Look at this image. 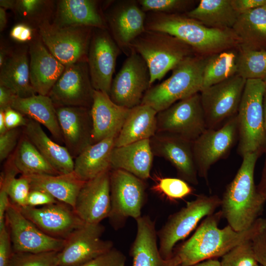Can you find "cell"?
Instances as JSON below:
<instances>
[{
  "instance_id": "cell-1",
  "label": "cell",
  "mask_w": 266,
  "mask_h": 266,
  "mask_svg": "<svg viewBox=\"0 0 266 266\" xmlns=\"http://www.w3.org/2000/svg\"><path fill=\"white\" fill-rule=\"evenodd\" d=\"M223 218L220 210L204 218L193 234L174 248L173 254L180 259L181 265L190 266L222 257L234 247L253 238L266 225V219L260 218L249 229L236 231L229 225L218 227Z\"/></svg>"
},
{
  "instance_id": "cell-2",
  "label": "cell",
  "mask_w": 266,
  "mask_h": 266,
  "mask_svg": "<svg viewBox=\"0 0 266 266\" xmlns=\"http://www.w3.org/2000/svg\"><path fill=\"white\" fill-rule=\"evenodd\" d=\"M260 156L252 153L242 157L239 168L221 199L223 218L236 231L250 228L261 218L266 202L254 182L255 167Z\"/></svg>"
},
{
  "instance_id": "cell-3",
  "label": "cell",
  "mask_w": 266,
  "mask_h": 266,
  "mask_svg": "<svg viewBox=\"0 0 266 266\" xmlns=\"http://www.w3.org/2000/svg\"><path fill=\"white\" fill-rule=\"evenodd\" d=\"M145 29L169 34L200 53H216L239 44L232 30L209 28L185 14L147 12Z\"/></svg>"
},
{
  "instance_id": "cell-4",
  "label": "cell",
  "mask_w": 266,
  "mask_h": 266,
  "mask_svg": "<svg viewBox=\"0 0 266 266\" xmlns=\"http://www.w3.org/2000/svg\"><path fill=\"white\" fill-rule=\"evenodd\" d=\"M266 84L263 79L246 80L236 114L237 152L242 157L248 153L260 156L266 151L263 100Z\"/></svg>"
},
{
  "instance_id": "cell-5",
  "label": "cell",
  "mask_w": 266,
  "mask_h": 266,
  "mask_svg": "<svg viewBox=\"0 0 266 266\" xmlns=\"http://www.w3.org/2000/svg\"><path fill=\"white\" fill-rule=\"evenodd\" d=\"M204 63V59L193 55L185 58L172 69L167 79L147 91L141 104L149 105L159 112L200 93Z\"/></svg>"
},
{
  "instance_id": "cell-6",
  "label": "cell",
  "mask_w": 266,
  "mask_h": 266,
  "mask_svg": "<svg viewBox=\"0 0 266 266\" xmlns=\"http://www.w3.org/2000/svg\"><path fill=\"white\" fill-rule=\"evenodd\" d=\"M131 48L146 63L151 86L194 51L190 46L169 34L146 30L133 41Z\"/></svg>"
},
{
  "instance_id": "cell-7",
  "label": "cell",
  "mask_w": 266,
  "mask_h": 266,
  "mask_svg": "<svg viewBox=\"0 0 266 266\" xmlns=\"http://www.w3.org/2000/svg\"><path fill=\"white\" fill-rule=\"evenodd\" d=\"M221 204V199L218 196L201 194L170 215L157 231L162 257L165 259L171 258L177 243L188 236L201 220L215 212Z\"/></svg>"
},
{
  "instance_id": "cell-8",
  "label": "cell",
  "mask_w": 266,
  "mask_h": 266,
  "mask_svg": "<svg viewBox=\"0 0 266 266\" xmlns=\"http://www.w3.org/2000/svg\"><path fill=\"white\" fill-rule=\"evenodd\" d=\"M110 181L111 207L108 218L117 230L124 225L128 218L135 220L142 216L146 185L144 180L120 169H111Z\"/></svg>"
},
{
  "instance_id": "cell-9",
  "label": "cell",
  "mask_w": 266,
  "mask_h": 266,
  "mask_svg": "<svg viewBox=\"0 0 266 266\" xmlns=\"http://www.w3.org/2000/svg\"><path fill=\"white\" fill-rule=\"evenodd\" d=\"M38 34L50 52L65 66L87 61L94 28L59 27L49 20L37 26Z\"/></svg>"
},
{
  "instance_id": "cell-10",
  "label": "cell",
  "mask_w": 266,
  "mask_h": 266,
  "mask_svg": "<svg viewBox=\"0 0 266 266\" xmlns=\"http://www.w3.org/2000/svg\"><path fill=\"white\" fill-rule=\"evenodd\" d=\"M246 80L235 74L200 92L206 129H217L237 114Z\"/></svg>"
},
{
  "instance_id": "cell-11",
  "label": "cell",
  "mask_w": 266,
  "mask_h": 266,
  "mask_svg": "<svg viewBox=\"0 0 266 266\" xmlns=\"http://www.w3.org/2000/svg\"><path fill=\"white\" fill-rule=\"evenodd\" d=\"M101 6L110 34L128 56L132 43L146 30V13L137 0H107Z\"/></svg>"
},
{
  "instance_id": "cell-12",
  "label": "cell",
  "mask_w": 266,
  "mask_h": 266,
  "mask_svg": "<svg viewBox=\"0 0 266 266\" xmlns=\"http://www.w3.org/2000/svg\"><path fill=\"white\" fill-rule=\"evenodd\" d=\"M157 120V133L194 141L206 129L200 93L181 100L158 112Z\"/></svg>"
},
{
  "instance_id": "cell-13",
  "label": "cell",
  "mask_w": 266,
  "mask_h": 266,
  "mask_svg": "<svg viewBox=\"0 0 266 266\" xmlns=\"http://www.w3.org/2000/svg\"><path fill=\"white\" fill-rule=\"evenodd\" d=\"M147 65L133 49L113 79L109 97L117 105L131 109L141 104L147 91L151 87Z\"/></svg>"
},
{
  "instance_id": "cell-14",
  "label": "cell",
  "mask_w": 266,
  "mask_h": 266,
  "mask_svg": "<svg viewBox=\"0 0 266 266\" xmlns=\"http://www.w3.org/2000/svg\"><path fill=\"white\" fill-rule=\"evenodd\" d=\"M238 131L236 115L217 129H206L194 141L193 150L198 176L207 181L212 165L228 155L236 142Z\"/></svg>"
},
{
  "instance_id": "cell-15",
  "label": "cell",
  "mask_w": 266,
  "mask_h": 266,
  "mask_svg": "<svg viewBox=\"0 0 266 266\" xmlns=\"http://www.w3.org/2000/svg\"><path fill=\"white\" fill-rule=\"evenodd\" d=\"M104 231L100 223H85L75 230L58 252L57 265L79 266L110 250L113 243L101 238Z\"/></svg>"
},
{
  "instance_id": "cell-16",
  "label": "cell",
  "mask_w": 266,
  "mask_h": 266,
  "mask_svg": "<svg viewBox=\"0 0 266 266\" xmlns=\"http://www.w3.org/2000/svg\"><path fill=\"white\" fill-rule=\"evenodd\" d=\"M13 252L43 253L60 252L66 240L51 237L27 218L11 201L5 215Z\"/></svg>"
},
{
  "instance_id": "cell-17",
  "label": "cell",
  "mask_w": 266,
  "mask_h": 266,
  "mask_svg": "<svg viewBox=\"0 0 266 266\" xmlns=\"http://www.w3.org/2000/svg\"><path fill=\"white\" fill-rule=\"evenodd\" d=\"M121 52L107 29H93L87 62L95 90L109 95L117 59Z\"/></svg>"
},
{
  "instance_id": "cell-18",
  "label": "cell",
  "mask_w": 266,
  "mask_h": 266,
  "mask_svg": "<svg viewBox=\"0 0 266 266\" xmlns=\"http://www.w3.org/2000/svg\"><path fill=\"white\" fill-rule=\"evenodd\" d=\"M95 89L87 61L66 66L47 95L56 107L78 106L91 108Z\"/></svg>"
},
{
  "instance_id": "cell-19",
  "label": "cell",
  "mask_w": 266,
  "mask_h": 266,
  "mask_svg": "<svg viewBox=\"0 0 266 266\" xmlns=\"http://www.w3.org/2000/svg\"><path fill=\"white\" fill-rule=\"evenodd\" d=\"M18 207L41 231L56 238L66 240L85 223L71 206L60 201L40 207Z\"/></svg>"
},
{
  "instance_id": "cell-20",
  "label": "cell",
  "mask_w": 266,
  "mask_h": 266,
  "mask_svg": "<svg viewBox=\"0 0 266 266\" xmlns=\"http://www.w3.org/2000/svg\"><path fill=\"white\" fill-rule=\"evenodd\" d=\"M110 171L85 181L78 193L73 209L85 223L100 224L109 216Z\"/></svg>"
},
{
  "instance_id": "cell-21",
  "label": "cell",
  "mask_w": 266,
  "mask_h": 266,
  "mask_svg": "<svg viewBox=\"0 0 266 266\" xmlns=\"http://www.w3.org/2000/svg\"><path fill=\"white\" fill-rule=\"evenodd\" d=\"M150 141L154 156L168 161L176 169L179 178L190 184H198L199 176L194 157L193 142L161 133H157L150 139Z\"/></svg>"
},
{
  "instance_id": "cell-22",
  "label": "cell",
  "mask_w": 266,
  "mask_h": 266,
  "mask_svg": "<svg viewBox=\"0 0 266 266\" xmlns=\"http://www.w3.org/2000/svg\"><path fill=\"white\" fill-rule=\"evenodd\" d=\"M56 110L65 147L75 159L93 144L91 108L60 106Z\"/></svg>"
},
{
  "instance_id": "cell-23",
  "label": "cell",
  "mask_w": 266,
  "mask_h": 266,
  "mask_svg": "<svg viewBox=\"0 0 266 266\" xmlns=\"http://www.w3.org/2000/svg\"><path fill=\"white\" fill-rule=\"evenodd\" d=\"M136 233L130 253L132 266H177L181 265L179 257L174 254L169 259L161 255L155 221L148 215L136 220Z\"/></svg>"
},
{
  "instance_id": "cell-24",
  "label": "cell",
  "mask_w": 266,
  "mask_h": 266,
  "mask_svg": "<svg viewBox=\"0 0 266 266\" xmlns=\"http://www.w3.org/2000/svg\"><path fill=\"white\" fill-rule=\"evenodd\" d=\"M30 78L37 94L47 96L65 69L48 50L39 34L30 43Z\"/></svg>"
},
{
  "instance_id": "cell-25",
  "label": "cell",
  "mask_w": 266,
  "mask_h": 266,
  "mask_svg": "<svg viewBox=\"0 0 266 266\" xmlns=\"http://www.w3.org/2000/svg\"><path fill=\"white\" fill-rule=\"evenodd\" d=\"M131 109L114 103L108 94L94 91L91 108L93 144L109 137H116Z\"/></svg>"
},
{
  "instance_id": "cell-26",
  "label": "cell",
  "mask_w": 266,
  "mask_h": 266,
  "mask_svg": "<svg viewBox=\"0 0 266 266\" xmlns=\"http://www.w3.org/2000/svg\"><path fill=\"white\" fill-rule=\"evenodd\" d=\"M100 2L96 0H61L53 24L59 27L107 29Z\"/></svg>"
},
{
  "instance_id": "cell-27",
  "label": "cell",
  "mask_w": 266,
  "mask_h": 266,
  "mask_svg": "<svg viewBox=\"0 0 266 266\" xmlns=\"http://www.w3.org/2000/svg\"><path fill=\"white\" fill-rule=\"evenodd\" d=\"M154 156L150 139L114 147L111 153V169L126 171L145 181L150 177Z\"/></svg>"
},
{
  "instance_id": "cell-28",
  "label": "cell",
  "mask_w": 266,
  "mask_h": 266,
  "mask_svg": "<svg viewBox=\"0 0 266 266\" xmlns=\"http://www.w3.org/2000/svg\"><path fill=\"white\" fill-rule=\"evenodd\" d=\"M23 134L60 174H67L73 171V158L68 150L65 146L52 140L40 124L27 118Z\"/></svg>"
},
{
  "instance_id": "cell-29",
  "label": "cell",
  "mask_w": 266,
  "mask_h": 266,
  "mask_svg": "<svg viewBox=\"0 0 266 266\" xmlns=\"http://www.w3.org/2000/svg\"><path fill=\"white\" fill-rule=\"evenodd\" d=\"M158 112L152 107L140 104L131 108L121 130L116 137L114 147H120L150 139L157 131Z\"/></svg>"
},
{
  "instance_id": "cell-30",
  "label": "cell",
  "mask_w": 266,
  "mask_h": 266,
  "mask_svg": "<svg viewBox=\"0 0 266 266\" xmlns=\"http://www.w3.org/2000/svg\"><path fill=\"white\" fill-rule=\"evenodd\" d=\"M0 68V85L10 89L20 98H28L37 94L30 82L27 48L12 51Z\"/></svg>"
},
{
  "instance_id": "cell-31",
  "label": "cell",
  "mask_w": 266,
  "mask_h": 266,
  "mask_svg": "<svg viewBox=\"0 0 266 266\" xmlns=\"http://www.w3.org/2000/svg\"><path fill=\"white\" fill-rule=\"evenodd\" d=\"M11 107L43 126L55 140L64 142L56 107L49 96L35 94L28 98L17 97Z\"/></svg>"
},
{
  "instance_id": "cell-32",
  "label": "cell",
  "mask_w": 266,
  "mask_h": 266,
  "mask_svg": "<svg viewBox=\"0 0 266 266\" xmlns=\"http://www.w3.org/2000/svg\"><path fill=\"white\" fill-rule=\"evenodd\" d=\"M24 176L29 181L31 189H38L46 192L58 201L66 203L72 208L78 193L85 182L79 179L74 171L57 175Z\"/></svg>"
},
{
  "instance_id": "cell-33",
  "label": "cell",
  "mask_w": 266,
  "mask_h": 266,
  "mask_svg": "<svg viewBox=\"0 0 266 266\" xmlns=\"http://www.w3.org/2000/svg\"><path fill=\"white\" fill-rule=\"evenodd\" d=\"M115 137H109L92 144L74 160V172L83 181L111 170L110 157Z\"/></svg>"
},
{
  "instance_id": "cell-34",
  "label": "cell",
  "mask_w": 266,
  "mask_h": 266,
  "mask_svg": "<svg viewBox=\"0 0 266 266\" xmlns=\"http://www.w3.org/2000/svg\"><path fill=\"white\" fill-rule=\"evenodd\" d=\"M185 15L209 28L232 30L239 14L231 0H201Z\"/></svg>"
},
{
  "instance_id": "cell-35",
  "label": "cell",
  "mask_w": 266,
  "mask_h": 266,
  "mask_svg": "<svg viewBox=\"0 0 266 266\" xmlns=\"http://www.w3.org/2000/svg\"><path fill=\"white\" fill-rule=\"evenodd\" d=\"M232 30L240 47L258 49L266 43V5L239 14Z\"/></svg>"
},
{
  "instance_id": "cell-36",
  "label": "cell",
  "mask_w": 266,
  "mask_h": 266,
  "mask_svg": "<svg viewBox=\"0 0 266 266\" xmlns=\"http://www.w3.org/2000/svg\"><path fill=\"white\" fill-rule=\"evenodd\" d=\"M12 162L21 175L60 174L23 134L20 138Z\"/></svg>"
},
{
  "instance_id": "cell-37",
  "label": "cell",
  "mask_w": 266,
  "mask_h": 266,
  "mask_svg": "<svg viewBox=\"0 0 266 266\" xmlns=\"http://www.w3.org/2000/svg\"><path fill=\"white\" fill-rule=\"evenodd\" d=\"M237 56L238 52L227 49L204 59L201 90L236 74Z\"/></svg>"
},
{
  "instance_id": "cell-38",
  "label": "cell",
  "mask_w": 266,
  "mask_h": 266,
  "mask_svg": "<svg viewBox=\"0 0 266 266\" xmlns=\"http://www.w3.org/2000/svg\"><path fill=\"white\" fill-rule=\"evenodd\" d=\"M237 74L246 80L263 79L266 76V50L240 47Z\"/></svg>"
},
{
  "instance_id": "cell-39",
  "label": "cell",
  "mask_w": 266,
  "mask_h": 266,
  "mask_svg": "<svg viewBox=\"0 0 266 266\" xmlns=\"http://www.w3.org/2000/svg\"><path fill=\"white\" fill-rule=\"evenodd\" d=\"M19 173L13 164L9 166L0 177V190L5 191L10 201L19 207L26 206L27 200L31 186L28 179L21 175L16 178Z\"/></svg>"
},
{
  "instance_id": "cell-40",
  "label": "cell",
  "mask_w": 266,
  "mask_h": 266,
  "mask_svg": "<svg viewBox=\"0 0 266 266\" xmlns=\"http://www.w3.org/2000/svg\"><path fill=\"white\" fill-rule=\"evenodd\" d=\"M52 1L45 0H16L14 13L25 23L39 24L49 20Z\"/></svg>"
},
{
  "instance_id": "cell-41",
  "label": "cell",
  "mask_w": 266,
  "mask_h": 266,
  "mask_svg": "<svg viewBox=\"0 0 266 266\" xmlns=\"http://www.w3.org/2000/svg\"><path fill=\"white\" fill-rule=\"evenodd\" d=\"M151 189L171 201L184 199L194 192L189 183L179 177H157Z\"/></svg>"
},
{
  "instance_id": "cell-42",
  "label": "cell",
  "mask_w": 266,
  "mask_h": 266,
  "mask_svg": "<svg viewBox=\"0 0 266 266\" xmlns=\"http://www.w3.org/2000/svg\"><path fill=\"white\" fill-rule=\"evenodd\" d=\"M220 266H256L259 263L252 240L234 247L222 257Z\"/></svg>"
},
{
  "instance_id": "cell-43",
  "label": "cell",
  "mask_w": 266,
  "mask_h": 266,
  "mask_svg": "<svg viewBox=\"0 0 266 266\" xmlns=\"http://www.w3.org/2000/svg\"><path fill=\"white\" fill-rule=\"evenodd\" d=\"M59 252L30 253L13 252L8 266H54Z\"/></svg>"
},
{
  "instance_id": "cell-44",
  "label": "cell",
  "mask_w": 266,
  "mask_h": 266,
  "mask_svg": "<svg viewBox=\"0 0 266 266\" xmlns=\"http://www.w3.org/2000/svg\"><path fill=\"white\" fill-rule=\"evenodd\" d=\"M142 9L146 13L156 12L168 14H179L191 5L187 0H137Z\"/></svg>"
},
{
  "instance_id": "cell-45",
  "label": "cell",
  "mask_w": 266,
  "mask_h": 266,
  "mask_svg": "<svg viewBox=\"0 0 266 266\" xmlns=\"http://www.w3.org/2000/svg\"><path fill=\"white\" fill-rule=\"evenodd\" d=\"M126 262V256L113 247L106 253L79 266H125Z\"/></svg>"
},
{
  "instance_id": "cell-46",
  "label": "cell",
  "mask_w": 266,
  "mask_h": 266,
  "mask_svg": "<svg viewBox=\"0 0 266 266\" xmlns=\"http://www.w3.org/2000/svg\"><path fill=\"white\" fill-rule=\"evenodd\" d=\"M19 128L10 129L0 134V161L6 159L15 149L20 140Z\"/></svg>"
},
{
  "instance_id": "cell-47",
  "label": "cell",
  "mask_w": 266,
  "mask_h": 266,
  "mask_svg": "<svg viewBox=\"0 0 266 266\" xmlns=\"http://www.w3.org/2000/svg\"><path fill=\"white\" fill-rule=\"evenodd\" d=\"M13 253L10 233L6 225L0 228V266H8Z\"/></svg>"
},
{
  "instance_id": "cell-48",
  "label": "cell",
  "mask_w": 266,
  "mask_h": 266,
  "mask_svg": "<svg viewBox=\"0 0 266 266\" xmlns=\"http://www.w3.org/2000/svg\"><path fill=\"white\" fill-rule=\"evenodd\" d=\"M34 30L29 24L21 22L16 24L11 28L9 36L18 42L30 43L35 37Z\"/></svg>"
},
{
  "instance_id": "cell-49",
  "label": "cell",
  "mask_w": 266,
  "mask_h": 266,
  "mask_svg": "<svg viewBox=\"0 0 266 266\" xmlns=\"http://www.w3.org/2000/svg\"><path fill=\"white\" fill-rule=\"evenodd\" d=\"M252 243L258 263L266 266V225L253 238Z\"/></svg>"
},
{
  "instance_id": "cell-50",
  "label": "cell",
  "mask_w": 266,
  "mask_h": 266,
  "mask_svg": "<svg viewBox=\"0 0 266 266\" xmlns=\"http://www.w3.org/2000/svg\"><path fill=\"white\" fill-rule=\"evenodd\" d=\"M48 193L38 189H31L27 200V205L30 207L45 206L58 202Z\"/></svg>"
},
{
  "instance_id": "cell-51",
  "label": "cell",
  "mask_w": 266,
  "mask_h": 266,
  "mask_svg": "<svg viewBox=\"0 0 266 266\" xmlns=\"http://www.w3.org/2000/svg\"><path fill=\"white\" fill-rule=\"evenodd\" d=\"M5 125L8 130L24 127L27 122V118L12 107L4 111Z\"/></svg>"
},
{
  "instance_id": "cell-52",
  "label": "cell",
  "mask_w": 266,
  "mask_h": 266,
  "mask_svg": "<svg viewBox=\"0 0 266 266\" xmlns=\"http://www.w3.org/2000/svg\"><path fill=\"white\" fill-rule=\"evenodd\" d=\"M231 3L234 10L239 14L266 5V0H231Z\"/></svg>"
},
{
  "instance_id": "cell-53",
  "label": "cell",
  "mask_w": 266,
  "mask_h": 266,
  "mask_svg": "<svg viewBox=\"0 0 266 266\" xmlns=\"http://www.w3.org/2000/svg\"><path fill=\"white\" fill-rule=\"evenodd\" d=\"M17 96L8 88L0 85V110L4 111L11 107Z\"/></svg>"
},
{
  "instance_id": "cell-54",
  "label": "cell",
  "mask_w": 266,
  "mask_h": 266,
  "mask_svg": "<svg viewBox=\"0 0 266 266\" xmlns=\"http://www.w3.org/2000/svg\"><path fill=\"white\" fill-rule=\"evenodd\" d=\"M265 153L266 154V151ZM257 187L258 192L266 200V155L265 162L262 171L261 178L258 185L257 186Z\"/></svg>"
},
{
  "instance_id": "cell-55",
  "label": "cell",
  "mask_w": 266,
  "mask_h": 266,
  "mask_svg": "<svg viewBox=\"0 0 266 266\" xmlns=\"http://www.w3.org/2000/svg\"><path fill=\"white\" fill-rule=\"evenodd\" d=\"M12 51L10 48L3 44L0 45V67L6 62Z\"/></svg>"
},
{
  "instance_id": "cell-56",
  "label": "cell",
  "mask_w": 266,
  "mask_h": 266,
  "mask_svg": "<svg viewBox=\"0 0 266 266\" xmlns=\"http://www.w3.org/2000/svg\"><path fill=\"white\" fill-rule=\"evenodd\" d=\"M177 266H183L179 265ZM190 266H220V261L215 259H209Z\"/></svg>"
},
{
  "instance_id": "cell-57",
  "label": "cell",
  "mask_w": 266,
  "mask_h": 266,
  "mask_svg": "<svg viewBox=\"0 0 266 266\" xmlns=\"http://www.w3.org/2000/svg\"><path fill=\"white\" fill-rule=\"evenodd\" d=\"M16 0H0V7L3 8L4 9H10L14 11Z\"/></svg>"
},
{
  "instance_id": "cell-58",
  "label": "cell",
  "mask_w": 266,
  "mask_h": 266,
  "mask_svg": "<svg viewBox=\"0 0 266 266\" xmlns=\"http://www.w3.org/2000/svg\"><path fill=\"white\" fill-rule=\"evenodd\" d=\"M7 22L6 10L0 7V31L2 32L5 28Z\"/></svg>"
},
{
  "instance_id": "cell-59",
  "label": "cell",
  "mask_w": 266,
  "mask_h": 266,
  "mask_svg": "<svg viewBox=\"0 0 266 266\" xmlns=\"http://www.w3.org/2000/svg\"><path fill=\"white\" fill-rule=\"evenodd\" d=\"M4 120V111L0 110V134L8 131Z\"/></svg>"
},
{
  "instance_id": "cell-60",
  "label": "cell",
  "mask_w": 266,
  "mask_h": 266,
  "mask_svg": "<svg viewBox=\"0 0 266 266\" xmlns=\"http://www.w3.org/2000/svg\"><path fill=\"white\" fill-rule=\"evenodd\" d=\"M263 112H264V118L265 126L266 130V91L265 93L263 100Z\"/></svg>"
},
{
  "instance_id": "cell-61",
  "label": "cell",
  "mask_w": 266,
  "mask_h": 266,
  "mask_svg": "<svg viewBox=\"0 0 266 266\" xmlns=\"http://www.w3.org/2000/svg\"><path fill=\"white\" fill-rule=\"evenodd\" d=\"M263 80H264V81L265 82V83L266 84V76H265V77Z\"/></svg>"
},
{
  "instance_id": "cell-62",
  "label": "cell",
  "mask_w": 266,
  "mask_h": 266,
  "mask_svg": "<svg viewBox=\"0 0 266 266\" xmlns=\"http://www.w3.org/2000/svg\"><path fill=\"white\" fill-rule=\"evenodd\" d=\"M256 266H261V265H260L259 264H258L257 265H256Z\"/></svg>"
},
{
  "instance_id": "cell-63",
  "label": "cell",
  "mask_w": 266,
  "mask_h": 266,
  "mask_svg": "<svg viewBox=\"0 0 266 266\" xmlns=\"http://www.w3.org/2000/svg\"><path fill=\"white\" fill-rule=\"evenodd\" d=\"M57 266V265H55V266Z\"/></svg>"
}]
</instances>
